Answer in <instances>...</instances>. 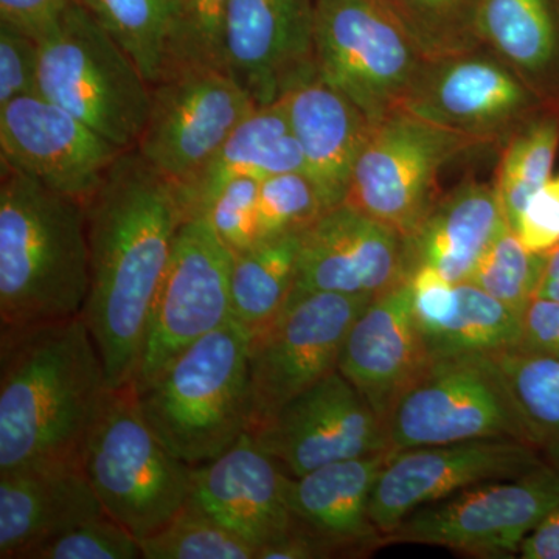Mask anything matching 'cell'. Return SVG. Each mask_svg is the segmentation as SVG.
<instances>
[{
	"mask_svg": "<svg viewBox=\"0 0 559 559\" xmlns=\"http://www.w3.org/2000/svg\"><path fill=\"white\" fill-rule=\"evenodd\" d=\"M278 102L304 153L305 173L323 204L329 210L341 205L373 123L319 72L294 83Z\"/></svg>",
	"mask_w": 559,
	"mask_h": 559,
	"instance_id": "obj_23",
	"label": "cell"
},
{
	"mask_svg": "<svg viewBox=\"0 0 559 559\" xmlns=\"http://www.w3.org/2000/svg\"><path fill=\"white\" fill-rule=\"evenodd\" d=\"M234 253L201 218L183 221L151 311L132 388L148 384L183 349L231 319Z\"/></svg>",
	"mask_w": 559,
	"mask_h": 559,
	"instance_id": "obj_13",
	"label": "cell"
},
{
	"mask_svg": "<svg viewBox=\"0 0 559 559\" xmlns=\"http://www.w3.org/2000/svg\"><path fill=\"white\" fill-rule=\"evenodd\" d=\"M39 44L0 22V106L39 94Z\"/></svg>",
	"mask_w": 559,
	"mask_h": 559,
	"instance_id": "obj_40",
	"label": "cell"
},
{
	"mask_svg": "<svg viewBox=\"0 0 559 559\" xmlns=\"http://www.w3.org/2000/svg\"><path fill=\"white\" fill-rule=\"evenodd\" d=\"M73 0H0V22L35 40L44 38Z\"/></svg>",
	"mask_w": 559,
	"mask_h": 559,
	"instance_id": "obj_42",
	"label": "cell"
},
{
	"mask_svg": "<svg viewBox=\"0 0 559 559\" xmlns=\"http://www.w3.org/2000/svg\"><path fill=\"white\" fill-rule=\"evenodd\" d=\"M288 476L246 432L219 457L193 466L190 500L257 554L289 535Z\"/></svg>",
	"mask_w": 559,
	"mask_h": 559,
	"instance_id": "obj_21",
	"label": "cell"
},
{
	"mask_svg": "<svg viewBox=\"0 0 559 559\" xmlns=\"http://www.w3.org/2000/svg\"><path fill=\"white\" fill-rule=\"evenodd\" d=\"M370 297L311 293L290 297L250 336V429L340 366L349 329Z\"/></svg>",
	"mask_w": 559,
	"mask_h": 559,
	"instance_id": "obj_11",
	"label": "cell"
},
{
	"mask_svg": "<svg viewBox=\"0 0 559 559\" xmlns=\"http://www.w3.org/2000/svg\"><path fill=\"white\" fill-rule=\"evenodd\" d=\"M433 356L415 318L411 278L360 312L342 347L337 370L384 421Z\"/></svg>",
	"mask_w": 559,
	"mask_h": 559,
	"instance_id": "obj_20",
	"label": "cell"
},
{
	"mask_svg": "<svg viewBox=\"0 0 559 559\" xmlns=\"http://www.w3.org/2000/svg\"><path fill=\"white\" fill-rule=\"evenodd\" d=\"M559 506V469L549 463L487 481L419 507L384 538L444 547L476 558H513L540 521Z\"/></svg>",
	"mask_w": 559,
	"mask_h": 559,
	"instance_id": "obj_10",
	"label": "cell"
},
{
	"mask_svg": "<svg viewBox=\"0 0 559 559\" xmlns=\"http://www.w3.org/2000/svg\"><path fill=\"white\" fill-rule=\"evenodd\" d=\"M316 68L371 123L399 109L429 60L390 0H312Z\"/></svg>",
	"mask_w": 559,
	"mask_h": 559,
	"instance_id": "obj_7",
	"label": "cell"
},
{
	"mask_svg": "<svg viewBox=\"0 0 559 559\" xmlns=\"http://www.w3.org/2000/svg\"><path fill=\"white\" fill-rule=\"evenodd\" d=\"M108 390L83 319L0 331V474L81 466Z\"/></svg>",
	"mask_w": 559,
	"mask_h": 559,
	"instance_id": "obj_2",
	"label": "cell"
},
{
	"mask_svg": "<svg viewBox=\"0 0 559 559\" xmlns=\"http://www.w3.org/2000/svg\"><path fill=\"white\" fill-rule=\"evenodd\" d=\"M249 433L290 477L342 460L392 452L384 421L340 370L261 419Z\"/></svg>",
	"mask_w": 559,
	"mask_h": 559,
	"instance_id": "obj_14",
	"label": "cell"
},
{
	"mask_svg": "<svg viewBox=\"0 0 559 559\" xmlns=\"http://www.w3.org/2000/svg\"><path fill=\"white\" fill-rule=\"evenodd\" d=\"M481 143L411 110L393 109L371 128L344 202L409 241L440 200L441 168Z\"/></svg>",
	"mask_w": 559,
	"mask_h": 559,
	"instance_id": "obj_8",
	"label": "cell"
},
{
	"mask_svg": "<svg viewBox=\"0 0 559 559\" xmlns=\"http://www.w3.org/2000/svg\"><path fill=\"white\" fill-rule=\"evenodd\" d=\"M39 44L38 91L121 150L134 148L151 84L112 36L73 0Z\"/></svg>",
	"mask_w": 559,
	"mask_h": 559,
	"instance_id": "obj_6",
	"label": "cell"
},
{
	"mask_svg": "<svg viewBox=\"0 0 559 559\" xmlns=\"http://www.w3.org/2000/svg\"><path fill=\"white\" fill-rule=\"evenodd\" d=\"M411 275L407 241L399 231L342 202L301 231L290 297L334 293L374 299Z\"/></svg>",
	"mask_w": 559,
	"mask_h": 559,
	"instance_id": "obj_17",
	"label": "cell"
},
{
	"mask_svg": "<svg viewBox=\"0 0 559 559\" xmlns=\"http://www.w3.org/2000/svg\"><path fill=\"white\" fill-rule=\"evenodd\" d=\"M528 105L509 64L476 49L429 61L400 108L488 143L509 135Z\"/></svg>",
	"mask_w": 559,
	"mask_h": 559,
	"instance_id": "obj_19",
	"label": "cell"
},
{
	"mask_svg": "<svg viewBox=\"0 0 559 559\" xmlns=\"http://www.w3.org/2000/svg\"><path fill=\"white\" fill-rule=\"evenodd\" d=\"M0 331L81 318L91 266L83 202L2 164Z\"/></svg>",
	"mask_w": 559,
	"mask_h": 559,
	"instance_id": "obj_3",
	"label": "cell"
},
{
	"mask_svg": "<svg viewBox=\"0 0 559 559\" xmlns=\"http://www.w3.org/2000/svg\"><path fill=\"white\" fill-rule=\"evenodd\" d=\"M255 100L221 69L167 72L151 86V109L135 145L176 189L197 178Z\"/></svg>",
	"mask_w": 559,
	"mask_h": 559,
	"instance_id": "obj_12",
	"label": "cell"
},
{
	"mask_svg": "<svg viewBox=\"0 0 559 559\" xmlns=\"http://www.w3.org/2000/svg\"><path fill=\"white\" fill-rule=\"evenodd\" d=\"M518 237L528 250L549 253L559 246V175L533 194L516 224Z\"/></svg>",
	"mask_w": 559,
	"mask_h": 559,
	"instance_id": "obj_41",
	"label": "cell"
},
{
	"mask_svg": "<svg viewBox=\"0 0 559 559\" xmlns=\"http://www.w3.org/2000/svg\"><path fill=\"white\" fill-rule=\"evenodd\" d=\"M103 514L83 466L0 474V558L27 559L43 544Z\"/></svg>",
	"mask_w": 559,
	"mask_h": 559,
	"instance_id": "obj_24",
	"label": "cell"
},
{
	"mask_svg": "<svg viewBox=\"0 0 559 559\" xmlns=\"http://www.w3.org/2000/svg\"><path fill=\"white\" fill-rule=\"evenodd\" d=\"M547 463L516 439H480L392 452L374 484L370 518L382 535L419 507L476 485L511 479Z\"/></svg>",
	"mask_w": 559,
	"mask_h": 559,
	"instance_id": "obj_15",
	"label": "cell"
},
{
	"mask_svg": "<svg viewBox=\"0 0 559 559\" xmlns=\"http://www.w3.org/2000/svg\"><path fill=\"white\" fill-rule=\"evenodd\" d=\"M392 452L320 466L286 480L290 532L318 544L325 558H356L384 546L370 518L374 484Z\"/></svg>",
	"mask_w": 559,
	"mask_h": 559,
	"instance_id": "obj_22",
	"label": "cell"
},
{
	"mask_svg": "<svg viewBox=\"0 0 559 559\" xmlns=\"http://www.w3.org/2000/svg\"><path fill=\"white\" fill-rule=\"evenodd\" d=\"M224 61L257 105L278 102L294 83L318 72L311 0H230Z\"/></svg>",
	"mask_w": 559,
	"mask_h": 559,
	"instance_id": "obj_18",
	"label": "cell"
},
{
	"mask_svg": "<svg viewBox=\"0 0 559 559\" xmlns=\"http://www.w3.org/2000/svg\"><path fill=\"white\" fill-rule=\"evenodd\" d=\"M197 218L204 219L234 255L252 248L261 241L260 179L230 180L205 202Z\"/></svg>",
	"mask_w": 559,
	"mask_h": 559,
	"instance_id": "obj_38",
	"label": "cell"
},
{
	"mask_svg": "<svg viewBox=\"0 0 559 559\" xmlns=\"http://www.w3.org/2000/svg\"><path fill=\"white\" fill-rule=\"evenodd\" d=\"M286 171H305L299 142L282 103L259 106L235 128L204 170L176 189L183 221L197 218L205 202L230 180H261Z\"/></svg>",
	"mask_w": 559,
	"mask_h": 559,
	"instance_id": "obj_26",
	"label": "cell"
},
{
	"mask_svg": "<svg viewBox=\"0 0 559 559\" xmlns=\"http://www.w3.org/2000/svg\"><path fill=\"white\" fill-rule=\"evenodd\" d=\"M429 61L476 50L479 0H390Z\"/></svg>",
	"mask_w": 559,
	"mask_h": 559,
	"instance_id": "obj_36",
	"label": "cell"
},
{
	"mask_svg": "<svg viewBox=\"0 0 559 559\" xmlns=\"http://www.w3.org/2000/svg\"><path fill=\"white\" fill-rule=\"evenodd\" d=\"M559 146V123L536 119L511 134L500 157L495 189L511 230L533 194L551 178Z\"/></svg>",
	"mask_w": 559,
	"mask_h": 559,
	"instance_id": "obj_32",
	"label": "cell"
},
{
	"mask_svg": "<svg viewBox=\"0 0 559 559\" xmlns=\"http://www.w3.org/2000/svg\"><path fill=\"white\" fill-rule=\"evenodd\" d=\"M145 559H257L246 540L187 500L168 524L140 540Z\"/></svg>",
	"mask_w": 559,
	"mask_h": 559,
	"instance_id": "obj_33",
	"label": "cell"
},
{
	"mask_svg": "<svg viewBox=\"0 0 559 559\" xmlns=\"http://www.w3.org/2000/svg\"><path fill=\"white\" fill-rule=\"evenodd\" d=\"M520 316L469 282L454 286V304L439 329L426 336L433 358L492 355L521 344Z\"/></svg>",
	"mask_w": 559,
	"mask_h": 559,
	"instance_id": "obj_28",
	"label": "cell"
},
{
	"mask_svg": "<svg viewBox=\"0 0 559 559\" xmlns=\"http://www.w3.org/2000/svg\"><path fill=\"white\" fill-rule=\"evenodd\" d=\"M506 226L495 186L463 182L440 197L407 241L411 271L430 266L454 285L468 282L485 250Z\"/></svg>",
	"mask_w": 559,
	"mask_h": 559,
	"instance_id": "obj_25",
	"label": "cell"
},
{
	"mask_svg": "<svg viewBox=\"0 0 559 559\" xmlns=\"http://www.w3.org/2000/svg\"><path fill=\"white\" fill-rule=\"evenodd\" d=\"M476 27L503 61L539 72L555 55L557 35L547 0H479Z\"/></svg>",
	"mask_w": 559,
	"mask_h": 559,
	"instance_id": "obj_30",
	"label": "cell"
},
{
	"mask_svg": "<svg viewBox=\"0 0 559 559\" xmlns=\"http://www.w3.org/2000/svg\"><path fill=\"white\" fill-rule=\"evenodd\" d=\"M329 209L305 171H286L260 180L261 240L301 234Z\"/></svg>",
	"mask_w": 559,
	"mask_h": 559,
	"instance_id": "obj_37",
	"label": "cell"
},
{
	"mask_svg": "<svg viewBox=\"0 0 559 559\" xmlns=\"http://www.w3.org/2000/svg\"><path fill=\"white\" fill-rule=\"evenodd\" d=\"M84 210L91 283L81 319L100 353L109 389L131 388L183 223L178 191L134 146L117 157Z\"/></svg>",
	"mask_w": 559,
	"mask_h": 559,
	"instance_id": "obj_1",
	"label": "cell"
},
{
	"mask_svg": "<svg viewBox=\"0 0 559 559\" xmlns=\"http://www.w3.org/2000/svg\"><path fill=\"white\" fill-rule=\"evenodd\" d=\"M229 2L176 0L162 75L182 69L226 70L224 27Z\"/></svg>",
	"mask_w": 559,
	"mask_h": 559,
	"instance_id": "obj_34",
	"label": "cell"
},
{
	"mask_svg": "<svg viewBox=\"0 0 559 559\" xmlns=\"http://www.w3.org/2000/svg\"><path fill=\"white\" fill-rule=\"evenodd\" d=\"M489 356L513 396L528 443L559 469V358L520 348Z\"/></svg>",
	"mask_w": 559,
	"mask_h": 559,
	"instance_id": "obj_29",
	"label": "cell"
},
{
	"mask_svg": "<svg viewBox=\"0 0 559 559\" xmlns=\"http://www.w3.org/2000/svg\"><path fill=\"white\" fill-rule=\"evenodd\" d=\"M521 559H559V506L522 540Z\"/></svg>",
	"mask_w": 559,
	"mask_h": 559,
	"instance_id": "obj_44",
	"label": "cell"
},
{
	"mask_svg": "<svg viewBox=\"0 0 559 559\" xmlns=\"http://www.w3.org/2000/svg\"><path fill=\"white\" fill-rule=\"evenodd\" d=\"M81 466L106 514L139 540L168 524L190 498L193 466L157 437L132 385L106 393Z\"/></svg>",
	"mask_w": 559,
	"mask_h": 559,
	"instance_id": "obj_5",
	"label": "cell"
},
{
	"mask_svg": "<svg viewBox=\"0 0 559 559\" xmlns=\"http://www.w3.org/2000/svg\"><path fill=\"white\" fill-rule=\"evenodd\" d=\"M250 333L230 319L205 334L142 388L140 411L157 437L190 466L219 457L249 432Z\"/></svg>",
	"mask_w": 559,
	"mask_h": 559,
	"instance_id": "obj_4",
	"label": "cell"
},
{
	"mask_svg": "<svg viewBox=\"0 0 559 559\" xmlns=\"http://www.w3.org/2000/svg\"><path fill=\"white\" fill-rule=\"evenodd\" d=\"M134 60L153 86L164 70L176 0H75Z\"/></svg>",
	"mask_w": 559,
	"mask_h": 559,
	"instance_id": "obj_31",
	"label": "cell"
},
{
	"mask_svg": "<svg viewBox=\"0 0 559 559\" xmlns=\"http://www.w3.org/2000/svg\"><path fill=\"white\" fill-rule=\"evenodd\" d=\"M520 349L559 358V301L533 299L521 318Z\"/></svg>",
	"mask_w": 559,
	"mask_h": 559,
	"instance_id": "obj_43",
	"label": "cell"
},
{
	"mask_svg": "<svg viewBox=\"0 0 559 559\" xmlns=\"http://www.w3.org/2000/svg\"><path fill=\"white\" fill-rule=\"evenodd\" d=\"M546 257L547 253L525 248L516 231L506 226L485 250L468 282L522 318L530 301L535 299Z\"/></svg>",
	"mask_w": 559,
	"mask_h": 559,
	"instance_id": "obj_35",
	"label": "cell"
},
{
	"mask_svg": "<svg viewBox=\"0 0 559 559\" xmlns=\"http://www.w3.org/2000/svg\"><path fill=\"white\" fill-rule=\"evenodd\" d=\"M385 430L392 452L480 439L528 443L513 396L489 355L433 358L396 401Z\"/></svg>",
	"mask_w": 559,
	"mask_h": 559,
	"instance_id": "obj_9",
	"label": "cell"
},
{
	"mask_svg": "<svg viewBox=\"0 0 559 559\" xmlns=\"http://www.w3.org/2000/svg\"><path fill=\"white\" fill-rule=\"evenodd\" d=\"M535 299L559 301V246L547 253Z\"/></svg>",
	"mask_w": 559,
	"mask_h": 559,
	"instance_id": "obj_45",
	"label": "cell"
},
{
	"mask_svg": "<svg viewBox=\"0 0 559 559\" xmlns=\"http://www.w3.org/2000/svg\"><path fill=\"white\" fill-rule=\"evenodd\" d=\"M140 540L119 521L103 514L43 544L27 559H138Z\"/></svg>",
	"mask_w": 559,
	"mask_h": 559,
	"instance_id": "obj_39",
	"label": "cell"
},
{
	"mask_svg": "<svg viewBox=\"0 0 559 559\" xmlns=\"http://www.w3.org/2000/svg\"><path fill=\"white\" fill-rule=\"evenodd\" d=\"M300 234L264 238L235 253L230 271L231 319L250 336L288 304L299 266Z\"/></svg>",
	"mask_w": 559,
	"mask_h": 559,
	"instance_id": "obj_27",
	"label": "cell"
},
{
	"mask_svg": "<svg viewBox=\"0 0 559 559\" xmlns=\"http://www.w3.org/2000/svg\"><path fill=\"white\" fill-rule=\"evenodd\" d=\"M123 151L43 95L0 106L2 164L83 204Z\"/></svg>",
	"mask_w": 559,
	"mask_h": 559,
	"instance_id": "obj_16",
	"label": "cell"
}]
</instances>
